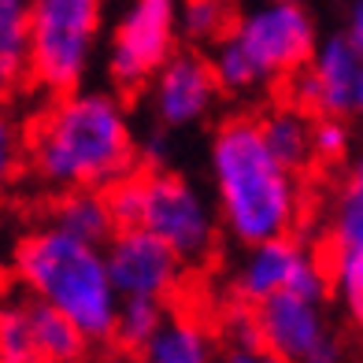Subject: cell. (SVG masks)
<instances>
[{
  "mask_svg": "<svg viewBox=\"0 0 363 363\" xmlns=\"http://www.w3.org/2000/svg\"><path fill=\"white\" fill-rule=\"evenodd\" d=\"M345 38H349L356 45V52L363 56V0H356V4L349 8V26H345Z\"/></svg>",
  "mask_w": 363,
  "mask_h": 363,
  "instance_id": "obj_29",
  "label": "cell"
},
{
  "mask_svg": "<svg viewBox=\"0 0 363 363\" xmlns=\"http://www.w3.org/2000/svg\"><path fill=\"white\" fill-rule=\"evenodd\" d=\"M30 315V330H34V345H38V356L41 359H56V363H74L82 352H86V334L63 315L56 311L52 304L45 301H34L26 308Z\"/></svg>",
  "mask_w": 363,
  "mask_h": 363,
  "instance_id": "obj_15",
  "label": "cell"
},
{
  "mask_svg": "<svg viewBox=\"0 0 363 363\" xmlns=\"http://www.w3.org/2000/svg\"><path fill=\"white\" fill-rule=\"evenodd\" d=\"M30 19L34 0H0V89L30 71Z\"/></svg>",
  "mask_w": 363,
  "mask_h": 363,
  "instance_id": "obj_14",
  "label": "cell"
},
{
  "mask_svg": "<svg viewBox=\"0 0 363 363\" xmlns=\"http://www.w3.org/2000/svg\"><path fill=\"white\" fill-rule=\"evenodd\" d=\"M311 148H315L319 160H341L349 152V126H345V119L323 115V119L311 126Z\"/></svg>",
  "mask_w": 363,
  "mask_h": 363,
  "instance_id": "obj_25",
  "label": "cell"
},
{
  "mask_svg": "<svg viewBox=\"0 0 363 363\" xmlns=\"http://www.w3.org/2000/svg\"><path fill=\"white\" fill-rule=\"evenodd\" d=\"M230 38L245 48L263 82L304 71L319 48L311 15L301 4H274V0H263L259 8L241 15Z\"/></svg>",
  "mask_w": 363,
  "mask_h": 363,
  "instance_id": "obj_6",
  "label": "cell"
},
{
  "mask_svg": "<svg viewBox=\"0 0 363 363\" xmlns=\"http://www.w3.org/2000/svg\"><path fill=\"white\" fill-rule=\"evenodd\" d=\"M15 160H19V145H15V130L8 123V115L0 111V186L11 178L15 171Z\"/></svg>",
  "mask_w": 363,
  "mask_h": 363,
  "instance_id": "obj_27",
  "label": "cell"
},
{
  "mask_svg": "<svg viewBox=\"0 0 363 363\" xmlns=\"http://www.w3.org/2000/svg\"><path fill=\"white\" fill-rule=\"evenodd\" d=\"M15 267L38 301L63 311L89 341L115 337L123 296L115 293L108 259L96 245L78 241L60 226H45L19 245Z\"/></svg>",
  "mask_w": 363,
  "mask_h": 363,
  "instance_id": "obj_3",
  "label": "cell"
},
{
  "mask_svg": "<svg viewBox=\"0 0 363 363\" xmlns=\"http://www.w3.org/2000/svg\"><path fill=\"white\" fill-rule=\"evenodd\" d=\"M163 301H123L119 304V319H115V337L126 349H145L152 334L163 326Z\"/></svg>",
  "mask_w": 363,
  "mask_h": 363,
  "instance_id": "obj_20",
  "label": "cell"
},
{
  "mask_svg": "<svg viewBox=\"0 0 363 363\" xmlns=\"http://www.w3.org/2000/svg\"><path fill=\"white\" fill-rule=\"evenodd\" d=\"M334 241H337V249L363 245V156L352 163L349 178H345V189L337 196V208H334Z\"/></svg>",
  "mask_w": 363,
  "mask_h": 363,
  "instance_id": "obj_19",
  "label": "cell"
},
{
  "mask_svg": "<svg viewBox=\"0 0 363 363\" xmlns=\"http://www.w3.org/2000/svg\"><path fill=\"white\" fill-rule=\"evenodd\" d=\"M216 363H282L267 349H230L226 356H219Z\"/></svg>",
  "mask_w": 363,
  "mask_h": 363,
  "instance_id": "obj_28",
  "label": "cell"
},
{
  "mask_svg": "<svg viewBox=\"0 0 363 363\" xmlns=\"http://www.w3.org/2000/svg\"><path fill=\"white\" fill-rule=\"evenodd\" d=\"M104 259L111 286L123 301H167L182 278V259L145 226L119 230Z\"/></svg>",
  "mask_w": 363,
  "mask_h": 363,
  "instance_id": "obj_10",
  "label": "cell"
},
{
  "mask_svg": "<svg viewBox=\"0 0 363 363\" xmlns=\"http://www.w3.org/2000/svg\"><path fill=\"white\" fill-rule=\"evenodd\" d=\"M211 71H216L219 89L226 93H245V89H256L259 86V71L252 67V60L245 56V48L234 38H223L216 45V56H211Z\"/></svg>",
  "mask_w": 363,
  "mask_h": 363,
  "instance_id": "obj_21",
  "label": "cell"
},
{
  "mask_svg": "<svg viewBox=\"0 0 363 363\" xmlns=\"http://www.w3.org/2000/svg\"><path fill=\"white\" fill-rule=\"evenodd\" d=\"M223 334L230 337V349H263L259 323H256V308L249 311L245 304H238V308L223 319Z\"/></svg>",
  "mask_w": 363,
  "mask_h": 363,
  "instance_id": "obj_26",
  "label": "cell"
},
{
  "mask_svg": "<svg viewBox=\"0 0 363 363\" xmlns=\"http://www.w3.org/2000/svg\"><path fill=\"white\" fill-rule=\"evenodd\" d=\"M182 30L178 0H126L111 30L108 74L119 89H141L174 56Z\"/></svg>",
  "mask_w": 363,
  "mask_h": 363,
  "instance_id": "obj_5",
  "label": "cell"
},
{
  "mask_svg": "<svg viewBox=\"0 0 363 363\" xmlns=\"http://www.w3.org/2000/svg\"><path fill=\"white\" fill-rule=\"evenodd\" d=\"M141 352L145 363H216V337L196 315H167Z\"/></svg>",
  "mask_w": 363,
  "mask_h": 363,
  "instance_id": "obj_13",
  "label": "cell"
},
{
  "mask_svg": "<svg viewBox=\"0 0 363 363\" xmlns=\"http://www.w3.org/2000/svg\"><path fill=\"white\" fill-rule=\"evenodd\" d=\"M30 359H38V345L26 308L0 311V363H30Z\"/></svg>",
  "mask_w": 363,
  "mask_h": 363,
  "instance_id": "obj_23",
  "label": "cell"
},
{
  "mask_svg": "<svg viewBox=\"0 0 363 363\" xmlns=\"http://www.w3.org/2000/svg\"><path fill=\"white\" fill-rule=\"evenodd\" d=\"M141 226L156 234L167 249L182 259L193 263L208 256L216 241V216L201 193L178 174H145V219Z\"/></svg>",
  "mask_w": 363,
  "mask_h": 363,
  "instance_id": "obj_7",
  "label": "cell"
},
{
  "mask_svg": "<svg viewBox=\"0 0 363 363\" xmlns=\"http://www.w3.org/2000/svg\"><path fill=\"white\" fill-rule=\"evenodd\" d=\"M293 93L304 108L330 119L363 115V56L356 52V45L345 34L326 38L311 63L296 74Z\"/></svg>",
  "mask_w": 363,
  "mask_h": 363,
  "instance_id": "obj_9",
  "label": "cell"
},
{
  "mask_svg": "<svg viewBox=\"0 0 363 363\" xmlns=\"http://www.w3.org/2000/svg\"><path fill=\"white\" fill-rule=\"evenodd\" d=\"M334 286L341 293L345 308L356 323H363V245L337 249L334 256Z\"/></svg>",
  "mask_w": 363,
  "mask_h": 363,
  "instance_id": "obj_22",
  "label": "cell"
},
{
  "mask_svg": "<svg viewBox=\"0 0 363 363\" xmlns=\"http://www.w3.org/2000/svg\"><path fill=\"white\" fill-rule=\"evenodd\" d=\"M308 259L311 256L301 249V245H293L289 238L252 245L245 263H241V271H238V304L259 308L263 301L286 293Z\"/></svg>",
  "mask_w": 363,
  "mask_h": 363,
  "instance_id": "obj_12",
  "label": "cell"
},
{
  "mask_svg": "<svg viewBox=\"0 0 363 363\" xmlns=\"http://www.w3.org/2000/svg\"><path fill=\"white\" fill-rule=\"evenodd\" d=\"M60 230H67L71 238L86 241V245H101L111 238L115 219L108 208V196L96 189H74L71 196H63L56 208V223Z\"/></svg>",
  "mask_w": 363,
  "mask_h": 363,
  "instance_id": "obj_17",
  "label": "cell"
},
{
  "mask_svg": "<svg viewBox=\"0 0 363 363\" xmlns=\"http://www.w3.org/2000/svg\"><path fill=\"white\" fill-rule=\"evenodd\" d=\"M311 126L315 123L301 108H278L259 123V134L271 152L278 156V163H286L289 171H301L315 156V148H311Z\"/></svg>",
  "mask_w": 363,
  "mask_h": 363,
  "instance_id": "obj_16",
  "label": "cell"
},
{
  "mask_svg": "<svg viewBox=\"0 0 363 363\" xmlns=\"http://www.w3.org/2000/svg\"><path fill=\"white\" fill-rule=\"evenodd\" d=\"M104 0H34L30 74L52 93H74L93 63Z\"/></svg>",
  "mask_w": 363,
  "mask_h": 363,
  "instance_id": "obj_4",
  "label": "cell"
},
{
  "mask_svg": "<svg viewBox=\"0 0 363 363\" xmlns=\"http://www.w3.org/2000/svg\"><path fill=\"white\" fill-rule=\"evenodd\" d=\"M30 363H56V359H41V356H38V359H30Z\"/></svg>",
  "mask_w": 363,
  "mask_h": 363,
  "instance_id": "obj_31",
  "label": "cell"
},
{
  "mask_svg": "<svg viewBox=\"0 0 363 363\" xmlns=\"http://www.w3.org/2000/svg\"><path fill=\"white\" fill-rule=\"evenodd\" d=\"M134 363H145V359H134Z\"/></svg>",
  "mask_w": 363,
  "mask_h": 363,
  "instance_id": "obj_32",
  "label": "cell"
},
{
  "mask_svg": "<svg viewBox=\"0 0 363 363\" xmlns=\"http://www.w3.org/2000/svg\"><path fill=\"white\" fill-rule=\"evenodd\" d=\"M319 296L278 293L256 308L263 349L282 363H337V341L326 326Z\"/></svg>",
  "mask_w": 363,
  "mask_h": 363,
  "instance_id": "obj_8",
  "label": "cell"
},
{
  "mask_svg": "<svg viewBox=\"0 0 363 363\" xmlns=\"http://www.w3.org/2000/svg\"><path fill=\"white\" fill-rule=\"evenodd\" d=\"M211 178L219 193L223 226L238 241L263 245L286 238L301 211V189L286 163L267 148L259 123H226L211 145Z\"/></svg>",
  "mask_w": 363,
  "mask_h": 363,
  "instance_id": "obj_1",
  "label": "cell"
},
{
  "mask_svg": "<svg viewBox=\"0 0 363 363\" xmlns=\"http://www.w3.org/2000/svg\"><path fill=\"white\" fill-rule=\"evenodd\" d=\"M274 4H301V0H274Z\"/></svg>",
  "mask_w": 363,
  "mask_h": 363,
  "instance_id": "obj_30",
  "label": "cell"
},
{
  "mask_svg": "<svg viewBox=\"0 0 363 363\" xmlns=\"http://www.w3.org/2000/svg\"><path fill=\"white\" fill-rule=\"evenodd\" d=\"M216 93L219 82L211 71V60L196 52H174L156 74L152 104L163 126H189L208 115V108L216 104Z\"/></svg>",
  "mask_w": 363,
  "mask_h": 363,
  "instance_id": "obj_11",
  "label": "cell"
},
{
  "mask_svg": "<svg viewBox=\"0 0 363 363\" xmlns=\"http://www.w3.org/2000/svg\"><path fill=\"white\" fill-rule=\"evenodd\" d=\"M134 138L123 104L108 93H67L48 108L34 134V167L67 189L115 186L130 174Z\"/></svg>",
  "mask_w": 363,
  "mask_h": 363,
  "instance_id": "obj_2",
  "label": "cell"
},
{
  "mask_svg": "<svg viewBox=\"0 0 363 363\" xmlns=\"http://www.w3.org/2000/svg\"><path fill=\"white\" fill-rule=\"evenodd\" d=\"M238 26L234 0H182V30L193 41H223Z\"/></svg>",
  "mask_w": 363,
  "mask_h": 363,
  "instance_id": "obj_18",
  "label": "cell"
},
{
  "mask_svg": "<svg viewBox=\"0 0 363 363\" xmlns=\"http://www.w3.org/2000/svg\"><path fill=\"white\" fill-rule=\"evenodd\" d=\"M104 196H108L115 230H138L141 226V219H145V178L126 174L123 182L108 186Z\"/></svg>",
  "mask_w": 363,
  "mask_h": 363,
  "instance_id": "obj_24",
  "label": "cell"
}]
</instances>
